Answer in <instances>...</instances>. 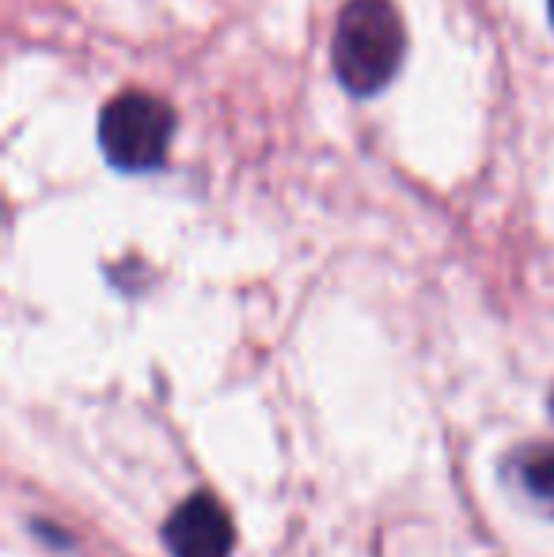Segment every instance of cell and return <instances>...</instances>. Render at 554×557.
I'll return each mask as SVG.
<instances>
[{"label":"cell","instance_id":"cell-5","mask_svg":"<svg viewBox=\"0 0 554 557\" xmlns=\"http://www.w3.org/2000/svg\"><path fill=\"white\" fill-rule=\"evenodd\" d=\"M547 15H551V27H554V0H547Z\"/></svg>","mask_w":554,"mask_h":557},{"label":"cell","instance_id":"cell-1","mask_svg":"<svg viewBox=\"0 0 554 557\" xmlns=\"http://www.w3.org/2000/svg\"><path fill=\"white\" fill-rule=\"evenodd\" d=\"M407 53L399 8L392 0H346L334 23V76L354 96H377L395 81Z\"/></svg>","mask_w":554,"mask_h":557},{"label":"cell","instance_id":"cell-2","mask_svg":"<svg viewBox=\"0 0 554 557\" xmlns=\"http://www.w3.org/2000/svg\"><path fill=\"white\" fill-rule=\"evenodd\" d=\"M175 111L160 96L122 91L99 114V148L122 171H152L168 160Z\"/></svg>","mask_w":554,"mask_h":557},{"label":"cell","instance_id":"cell-4","mask_svg":"<svg viewBox=\"0 0 554 557\" xmlns=\"http://www.w3.org/2000/svg\"><path fill=\"white\" fill-rule=\"evenodd\" d=\"M520 485L540 500L547 512H554V444H535L520 451L517 459Z\"/></svg>","mask_w":554,"mask_h":557},{"label":"cell","instance_id":"cell-3","mask_svg":"<svg viewBox=\"0 0 554 557\" xmlns=\"http://www.w3.org/2000/svg\"><path fill=\"white\" fill-rule=\"evenodd\" d=\"M163 546L171 557H232L236 528L213 493L186 497L163 523Z\"/></svg>","mask_w":554,"mask_h":557},{"label":"cell","instance_id":"cell-6","mask_svg":"<svg viewBox=\"0 0 554 557\" xmlns=\"http://www.w3.org/2000/svg\"><path fill=\"white\" fill-rule=\"evenodd\" d=\"M551 410H554V395H551Z\"/></svg>","mask_w":554,"mask_h":557}]
</instances>
